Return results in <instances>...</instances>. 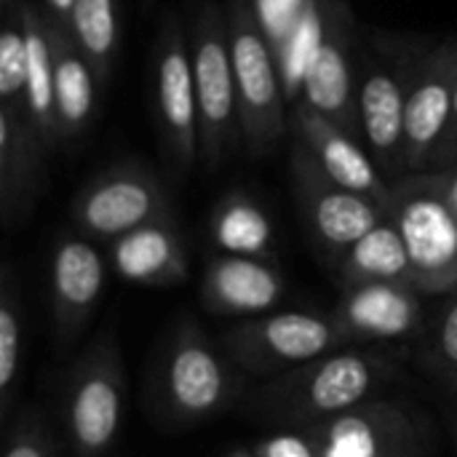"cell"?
<instances>
[{
	"instance_id": "f1b7e54d",
	"label": "cell",
	"mask_w": 457,
	"mask_h": 457,
	"mask_svg": "<svg viewBox=\"0 0 457 457\" xmlns=\"http://www.w3.org/2000/svg\"><path fill=\"white\" fill-rule=\"evenodd\" d=\"M3 457H62V445L46 412L24 407L5 426Z\"/></svg>"
},
{
	"instance_id": "484cf974",
	"label": "cell",
	"mask_w": 457,
	"mask_h": 457,
	"mask_svg": "<svg viewBox=\"0 0 457 457\" xmlns=\"http://www.w3.org/2000/svg\"><path fill=\"white\" fill-rule=\"evenodd\" d=\"M67 27L88 59L99 86H107L120 51L118 0H78Z\"/></svg>"
},
{
	"instance_id": "2e32d148",
	"label": "cell",
	"mask_w": 457,
	"mask_h": 457,
	"mask_svg": "<svg viewBox=\"0 0 457 457\" xmlns=\"http://www.w3.org/2000/svg\"><path fill=\"white\" fill-rule=\"evenodd\" d=\"M332 313L348 345L396 343L420 329L423 295L410 284H351Z\"/></svg>"
},
{
	"instance_id": "9a60e30c",
	"label": "cell",
	"mask_w": 457,
	"mask_h": 457,
	"mask_svg": "<svg viewBox=\"0 0 457 457\" xmlns=\"http://www.w3.org/2000/svg\"><path fill=\"white\" fill-rule=\"evenodd\" d=\"M457 88V32L434 37L415 72L404 120V174L431 171Z\"/></svg>"
},
{
	"instance_id": "30bf717a",
	"label": "cell",
	"mask_w": 457,
	"mask_h": 457,
	"mask_svg": "<svg viewBox=\"0 0 457 457\" xmlns=\"http://www.w3.org/2000/svg\"><path fill=\"white\" fill-rule=\"evenodd\" d=\"M289 174L313 246L337 265L359 238L386 220L380 201L335 182L297 139L289 150Z\"/></svg>"
},
{
	"instance_id": "1f68e13d",
	"label": "cell",
	"mask_w": 457,
	"mask_h": 457,
	"mask_svg": "<svg viewBox=\"0 0 457 457\" xmlns=\"http://www.w3.org/2000/svg\"><path fill=\"white\" fill-rule=\"evenodd\" d=\"M43 3V13L51 16L54 21H62V24H70V16H72V8L78 0H40Z\"/></svg>"
},
{
	"instance_id": "d6a6232c",
	"label": "cell",
	"mask_w": 457,
	"mask_h": 457,
	"mask_svg": "<svg viewBox=\"0 0 457 457\" xmlns=\"http://www.w3.org/2000/svg\"><path fill=\"white\" fill-rule=\"evenodd\" d=\"M445 174H447V195H450V204H453V209H455L457 214V158Z\"/></svg>"
},
{
	"instance_id": "ba28073f",
	"label": "cell",
	"mask_w": 457,
	"mask_h": 457,
	"mask_svg": "<svg viewBox=\"0 0 457 457\" xmlns=\"http://www.w3.org/2000/svg\"><path fill=\"white\" fill-rule=\"evenodd\" d=\"M147 96L163 163L182 182L198 163V102L187 27L174 11L163 13L153 40Z\"/></svg>"
},
{
	"instance_id": "e575fe53",
	"label": "cell",
	"mask_w": 457,
	"mask_h": 457,
	"mask_svg": "<svg viewBox=\"0 0 457 457\" xmlns=\"http://www.w3.org/2000/svg\"><path fill=\"white\" fill-rule=\"evenodd\" d=\"M8 3H11V0H0V8H5Z\"/></svg>"
},
{
	"instance_id": "9c48e42d",
	"label": "cell",
	"mask_w": 457,
	"mask_h": 457,
	"mask_svg": "<svg viewBox=\"0 0 457 457\" xmlns=\"http://www.w3.org/2000/svg\"><path fill=\"white\" fill-rule=\"evenodd\" d=\"M220 345L238 370L273 380L345 348L348 340L335 313L270 311L228 327Z\"/></svg>"
},
{
	"instance_id": "7c38bea8",
	"label": "cell",
	"mask_w": 457,
	"mask_h": 457,
	"mask_svg": "<svg viewBox=\"0 0 457 457\" xmlns=\"http://www.w3.org/2000/svg\"><path fill=\"white\" fill-rule=\"evenodd\" d=\"M319 32L303 72V102L361 142L356 107V51L361 29L345 0H316Z\"/></svg>"
},
{
	"instance_id": "52a82bcc",
	"label": "cell",
	"mask_w": 457,
	"mask_h": 457,
	"mask_svg": "<svg viewBox=\"0 0 457 457\" xmlns=\"http://www.w3.org/2000/svg\"><path fill=\"white\" fill-rule=\"evenodd\" d=\"M187 43L198 102V163L214 174L241 145L228 11L217 3L198 5L187 27Z\"/></svg>"
},
{
	"instance_id": "7402d4cb",
	"label": "cell",
	"mask_w": 457,
	"mask_h": 457,
	"mask_svg": "<svg viewBox=\"0 0 457 457\" xmlns=\"http://www.w3.org/2000/svg\"><path fill=\"white\" fill-rule=\"evenodd\" d=\"M209 238L220 254L270 257L276 230L270 214L254 195L246 190H230L212 209Z\"/></svg>"
},
{
	"instance_id": "ffe728a7",
	"label": "cell",
	"mask_w": 457,
	"mask_h": 457,
	"mask_svg": "<svg viewBox=\"0 0 457 457\" xmlns=\"http://www.w3.org/2000/svg\"><path fill=\"white\" fill-rule=\"evenodd\" d=\"M112 270L134 287H177L187 278V252L174 217L147 222L110 244Z\"/></svg>"
},
{
	"instance_id": "d590c367",
	"label": "cell",
	"mask_w": 457,
	"mask_h": 457,
	"mask_svg": "<svg viewBox=\"0 0 457 457\" xmlns=\"http://www.w3.org/2000/svg\"><path fill=\"white\" fill-rule=\"evenodd\" d=\"M455 445H457V426H455Z\"/></svg>"
},
{
	"instance_id": "4fadbf2b",
	"label": "cell",
	"mask_w": 457,
	"mask_h": 457,
	"mask_svg": "<svg viewBox=\"0 0 457 457\" xmlns=\"http://www.w3.org/2000/svg\"><path fill=\"white\" fill-rule=\"evenodd\" d=\"M305 434L319 457H428L434 445L431 426L418 410L380 396Z\"/></svg>"
},
{
	"instance_id": "5b68a950",
	"label": "cell",
	"mask_w": 457,
	"mask_h": 457,
	"mask_svg": "<svg viewBox=\"0 0 457 457\" xmlns=\"http://www.w3.org/2000/svg\"><path fill=\"white\" fill-rule=\"evenodd\" d=\"M126 418V375L112 329L72 361L62 391V431L75 457H112Z\"/></svg>"
},
{
	"instance_id": "836d02e7",
	"label": "cell",
	"mask_w": 457,
	"mask_h": 457,
	"mask_svg": "<svg viewBox=\"0 0 457 457\" xmlns=\"http://www.w3.org/2000/svg\"><path fill=\"white\" fill-rule=\"evenodd\" d=\"M225 457H257L254 455V450H238V453H230V455Z\"/></svg>"
},
{
	"instance_id": "d6986e66",
	"label": "cell",
	"mask_w": 457,
	"mask_h": 457,
	"mask_svg": "<svg viewBox=\"0 0 457 457\" xmlns=\"http://www.w3.org/2000/svg\"><path fill=\"white\" fill-rule=\"evenodd\" d=\"M287 295V278L270 257L217 254L201 278V303L214 316L254 319L276 311Z\"/></svg>"
},
{
	"instance_id": "83f0119b",
	"label": "cell",
	"mask_w": 457,
	"mask_h": 457,
	"mask_svg": "<svg viewBox=\"0 0 457 457\" xmlns=\"http://www.w3.org/2000/svg\"><path fill=\"white\" fill-rule=\"evenodd\" d=\"M423 364L445 386L457 391V289L434 313L423 335Z\"/></svg>"
},
{
	"instance_id": "44dd1931",
	"label": "cell",
	"mask_w": 457,
	"mask_h": 457,
	"mask_svg": "<svg viewBox=\"0 0 457 457\" xmlns=\"http://www.w3.org/2000/svg\"><path fill=\"white\" fill-rule=\"evenodd\" d=\"M48 19V40L54 56V99L59 147L83 137L96 118V91L102 88L88 59L78 48L67 24Z\"/></svg>"
},
{
	"instance_id": "4dcf8cb0",
	"label": "cell",
	"mask_w": 457,
	"mask_h": 457,
	"mask_svg": "<svg viewBox=\"0 0 457 457\" xmlns=\"http://www.w3.org/2000/svg\"><path fill=\"white\" fill-rule=\"evenodd\" d=\"M457 158V88H455V102H453V115L447 123V131L439 142V150L434 155V166L431 171H447Z\"/></svg>"
},
{
	"instance_id": "d4e9b609",
	"label": "cell",
	"mask_w": 457,
	"mask_h": 457,
	"mask_svg": "<svg viewBox=\"0 0 457 457\" xmlns=\"http://www.w3.org/2000/svg\"><path fill=\"white\" fill-rule=\"evenodd\" d=\"M24 364V297L11 262L0 270V420L16 415V396Z\"/></svg>"
},
{
	"instance_id": "7a4b0ae2",
	"label": "cell",
	"mask_w": 457,
	"mask_h": 457,
	"mask_svg": "<svg viewBox=\"0 0 457 457\" xmlns=\"http://www.w3.org/2000/svg\"><path fill=\"white\" fill-rule=\"evenodd\" d=\"M434 37L367 29L356 51L361 145L388 182L404 177V120L420 59Z\"/></svg>"
},
{
	"instance_id": "277c9868",
	"label": "cell",
	"mask_w": 457,
	"mask_h": 457,
	"mask_svg": "<svg viewBox=\"0 0 457 457\" xmlns=\"http://www.w3.org/2000/svg\"><path fill=\"white\" fill-rule=\"evenodd\" d=\"M388 220L396 225L412 270V289L423 297L457 289V214L445 171L404 174L391 182Z\"/></svg>"
},
{
	"instance_id": "3957f363",
	"label": "cell",
	"mask_w": 457,
	"mask_h": 457,
	"mask_svg": "<svg viewBox=\"0 0 457 457\" xmlns=\"http://www.w3.org/2000/svg\"><path fill=\"white\" fill-rule=\"evenodd\" d=\"M230 364L228 353L214 348L195 321L182 319L155 364V415L169 428H190L217 418L238 391Z\"/></svg>"
},
{
	"instance_id": "603a6c76",
	"label": "cell",
	"mask_w": 457,
	"mask_h": 457,
	"mask_svg": "<svg viewBox=\"0 0 457 457\" xmlns=\"http://www.w3.org/2000/svg\"><path fill=\"white\" fill-rule=\"evenodd\" d=\"M24 27H27V112L29 120L54 153L59 147L56 131V99H54V56L48 40V19L40 8L21 0Z\"/></svg>"
},
{
	"instance_id": "ac0fdd59",
	"label": "cell",
	"mask_w": 457,
	"mask_h": 457,
	"mask_svg": "<svg viewBox=\"0 0 457 457\" xmlns=\"http://www.w3.org/2000/svg\"><path fill=\"white\" fill-rule=\"evenodd\" d=\"M48 155L27 107L0 102V220L5 228L24 222L35 209Z\"/></svg>"
},
{
	"instance_id": "5bb4252c",
	"label": "cell",
	"mask_w": 457,
	"mask_h": 457,
	"mask_svg": "<svg viewBox=\"0 0 457 457\" xmlns=\"http://www.w3.org/2000/svg\"><path fill=\"white\" fill-rule=\"evenodd\" d=\"M107 260L96 241L78 230H67L54 241L48 295H51V324L59 348H70L83 329L91 324L104 289H107Z\"/></svg>"
},
{
	"instance_id": "cb8c5ba5",
	"label": "cell",
	"mask_w": 457,
	"mask_h": 457,
	"mask_svg": "<svg viewBox=\"0 0 457 457\" xmlns=\"http://www.w3.org/2000/svg\"><path fill=\"white\" fill-rule=\"evenodd\" d=\"M343 287L351 284H410V257L396 225L386 220L359 238L340 262ZM412 287V284H410Z\"/></svg>"
},
{
	"instance_id": "4316f807",
	"label": "cell",
	"mask_w": 457,
	"mask_h": 457,
	"mask_svg": "<svg viewBox=\"0 0 457 457\" xmlns=\"http://www.w3.org/2000/svg\"><path fill=\"white\" fill-rule=\"evenodd\" d=\"M0 102L27 107V27H24L21 0H11L3 8Z\"/></svg>"
},
{
	"instance_id": "6da1fadb",
	"label": "cell",
	"mask_w": 457,
	"mask_h": 457,
	"mask_svg": "<svg viewBox=\"0 0 457 457\" xmlns=\"http://www.w3.org/2000/svg\"><path fill=\"white\" fill-rule=\"evenodd\" d=\"M399 359L380 345H345L262 386L257 410L287 431H305L380 396Z\"/></svg>"
},
{
	"instance_id": "8fae6325",
	"label": "cell",
	"mask_w": 457,
	"mask_h": 457,
	"mask_svg": "<svg viewBox=\"0 0 457 457\" xmlns=\"http://www.w3.org/2000/svg\"><path fill=\"white\" fill-rule=\"evenodd\" d=\"M70 217L78 233L110 246L147 222L171 217V201L153 169L139 161H120L75 193Z\"/></svg>"
},
{
	"instance_id": "e0dca14e",
	"label": "cell",
	"mask_w": 457,
	"mask_h": 457,
	"mask_svg": "<svg viewBox=\"0 0 457 457\" xmlns=\"http://www.w3.org/2000/svg\"><path fill=\"white\" fill-rule=\"evenodd\" d=\"M289 129H292V139H297L335 182L361 195H370L383 206L388 204L391 182L380 174L372 155L356 137H351L348 131L319 115L303 99L292 102Z\"/></svg>"
},
{
	"instance_id": "8992f818",
	"label": "cell",
	"mask_w": 457,
	"mask_h": 457,
	"mask_svg": "<svg viewBox=\"0 0 457 457\" xmlns=\"http://www.w3.org/2000/svg\"><path fill=\"white\" fill-rule=\"evenodd\" d=\"M228 32L238 94L241 147L252 158L273 153L287 131V86L270 37L252 0H228Z\"/></svg>"
},
{
	"instance_id": "f546056e",
	"label": "cell",
	"mask_w": 457,
	"mask_h": 457,
	"mask_svg": "<svg viewBox=\"0 0 457 457\" xmlns=\"http://www.w3.org/2000/svg\"><path fill=\"white\" fill-rule=\"evenodd\" d=\"M257 457H319L305 431H278L260 439L254 447Z\"/></svg>"
}]
</instances>
